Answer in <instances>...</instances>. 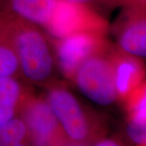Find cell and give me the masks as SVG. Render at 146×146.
Listing matches in <instances>:
<instances>
[{
	"instance_id": "1",
	"label": "cell",
	"mask_w": 146,
	"mask_h": 146,
	"mask_svg": "<svg viewBox=\"0 0 146 146\" xmlns=\"http://www.w3.org/2000/svg\"><path fill=\"white\" fill-rule=\"evenodd\" d=\"M9 28L21 75L33 84L50 83L54 62L44 34L34 24L11 12Z\"/></svg>"
},
{
	"instance_id": "2",
	"label": "cell",
	"mask_w": 146,
	"mask_h": 146,
	"mask_svg": "<svg viewBox=\"0 0 146 146\" xmlns=\"http://www.w3.org/2000/svg\"><path fill=\"white\" fill-rule=\"evenodd\" d=\"M47 102L57 118L68 143L84 145L99 140L98 127L77 98L62 85L51 84Z\"/></svg>"
},
{
	"instance_id": "3",
	"label": "cell",
	"mask_w": 146,
	"mask_h": 146,
	"mask_svg": "<svg viewBox=\"0 0 146 146\" xmlns=\"http://www.w3.org/2000/svg\"><path fill=\"white\" fill-rule=\"evenodd\" d=\"M72 80L81 94L95 104L108 106L119 98L113 58L104 55L102 50L80 64Z\"/></svg>"
},
{
	"instance_id": "4",
	"label": "cell",
	"mask_w": 146,
	"mask_h": 146,
	"mask_svg": "<svg viewBox=\"0 0 146 146\" xmlns=\"http://www.w3.org/2000/svg\"><path fill=\"white\" fill-rule=\"evenodd\" d=\"M20 114L26 123L32 145H57L68 143L46 99L29 96L22 105Z\"/></svg>"
},
{
	"instance_id": "5",
	"label": "cell",
	"mask_w": 146,
	"mask_h": 146,
	"mask_svg": "<svg viewBox=\"0 0 146 146\" xmlns=\"http://www.w3.org/2000/svg\"><path fill=\"white\" fill-rule=\"evenodd\" d=\"M57 57L59 68L67 78L72 80L80 64L103 47L97 31L80 30L58 38Z\"/></svg>"
},
{
	"instance_id": "6",
	"label": "cell",
	"mask_w": 146,
	"mask_h": 146,
	"mask_svg": "<svg viewBox=\"0 0 146 146\" xmlns=\"http://www.w3.org/2000/svg\"><path fill=\"white\" fill-rule=\"evenodd\" d=\"M129 17L119 33L118 42L121 50L132 57L146 56V24L145 6H131Z\"/></svg>"
},
{
	"instance_id": "7",
	"label": "cell",
	"mask_w": 146,
	"mask_h": 146,
	"mask_svg": "<svg viewBox=\"0 0 146 146\" xmlns=\"http://www.w3.org/2000/svg\"><path fill=\"white\" fill-rule=\"evenodd\" d=\"M85 6L57 0L50 20L46 27L53 36L61 38L76 31L93 30L85 27Z\"/></svg>"
},
{
	"instance_id": "8",
	"label": "cell",
	"mask_w": 146,
	"mask_h": 146,
	"mask_svg": "<svg viewBox=\"0 0 146 146\" xmlns=\"http://www.w3.org/2000/svg\"><path fill=\"white\" fill-rule=\"evenodd\" d=\"M9 15L5 0H0V76L16 78L21 72L11 36Z\"/></svg>"
},
{
	"instance_id": "9",
	"label": "cell",
	"mask_w": 146,
	"mask_h": 146,
	"mask_svg": "<svg viewBox=\"0 0 146 146\" xmlns=\"http://www.w3.org/2000/svg\"><path fill=\"white\" fill-rule=\"evenodd\" d=\"M29 96L17 78L0 76V126L20 113Z\"/></svg>"
},
{
	"instance_id": "10",
	"label": "cell",
	"mask_w": 146,
	"mask_h": 146,
	"mask_svg": "<svg viewBox=\"0 0 146 146\" xmlns=\"http://www.w3.org/2000/svg\"><path fill=\"white\" fill-rule=\"evenodd\" d=\"M11 14L33 24L46 25L54 11L57 0H5Z\"/></svg>"
},
{
	"instance_id": "11",
	"label": "cell",
	"mask_w": 146,
	"mask_h": 146,
	"mask_svg": "<svg viewBox=\"0 0 146 146\" xmlns=\"http://www.w3.org/2000/svg\"><path fill=\"white\" fill-rule=\"evenodd\" d=\"M115 68V84L119 98L130 95L132 89L136 88L141 78V68L134 57L121 55L112 58Z\"/></svg>"
},
{
	"instance_id": "12",
	"label": "cell",
	"mask_w": 146,
	"mask_h": 146,
	"mask_svg": "<svg viewBox=\"0 0 146 146\" xmlns=\"http://www.w3.org/2000/svg\"><path fill=\"white\" fill-rule=\"evenodd\" d=\"M29 143L28 127L20 113L0 126V146L25 145Z\"/></svg>"
},
{
	"instance_id": "13",
	"label": "cell",
	"mask_w": 146,
	"mask_h": 146,
	"mask_svg": "<svg viewBox=\"0 0 146 146\" xmlns=\"http://www.w3.org/2000/svg\"><path fill=\"white\" fill-rule=\"evenodd\" d=\"M129 119L132 123L141 125H146V97L145 90L134 94L131 98L129 105Z\"/></svg>"
},
{
	"instance_id": "14",
	"label": "cell",
	"mask_w": 146,
	"mask_h": 146,
	"mask_svg": "<svg viewBox=\"0 0 146 146\" xmlns=\"http://www.w3.org/2000/svg\"><path fill=\"white\" fill-rule=\"evenodd\" d=\"M126 132L132 143L138 145H145L146 125H141L128 121L126 125Z\"/></svg>"
},
{
	"instance_id": "15",
	"label": "cell",
	"mask_w": 146,
	"mask_h": 146,
	"mask_svg": "<svg viewBox=\"0 0 146 146\" xmlns=\"http://www.w3.org/2000/svg\"><path fill=\"white\" fill-rule=\"evenodd\" d=\"M69 3L78 4V5L87 6L91 4L103 3L108 5H123V0H66Z\"/></svg>"
},
{
	"instance_id": "16",
	"label": "cell",
	"mask_w": 146,
	"mask_h": 146,
	"mask_svg": "<svg viewBox=\"0 0 146 146\" xmlns=\"http://www.w3.org/2000/svg\"><path fill=\"white\" fill-rule=\"evenodd\" d=\"M95 145L98 146H116L119 145V141L110 138H101L94 142Z\"/></svg>"
},
{
	"instance_id": "17",
	"label": "cell",
	"mask_w": 146,
	"mask_h": 146,
	"mask_svg": "<svg viewBox=\"0 0 146 146\" xmlns=\"http://www.w3.org/2000/svg\"><path fill=\"white\" fill-rule=\"evenodd\" d=\"M123 6H145V0H123Z\"/></svg>"
}]
</instances>
